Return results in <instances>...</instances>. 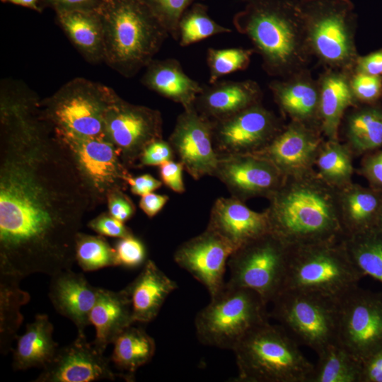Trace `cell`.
I'll return each instance as SVG.
<instances>
[{
	"label": "cell",
	"mask_w": 382,
	"mask_h": 382,
	"mask_svg": "<svg viewBox=\"0 0 382 382\" xmlns=\"http://www.w3.org/2000/svg\"><path fill=\"white\" fill-rule=\"evenodd\" d=\"M233 24L262 59L264 71L277 79L308 69L313 56L296 0H244Z\"/></svg>",
	"instance_id": "obj_3"
},
{
	"label": "cell",
	"mask_w": 382,
	"mask_h": 382,
	"mask_svg": "<svg viewBox=\"0 0 382 382\" xmlns=\"http://www.w3.org/2000/svg\"><path fill=\"white\" fill-rule=\"evenodd\" d=\"M318 356L308 382H360L361 363L338 342Z\"/></svg>",
	"instance_id": "obj_35"
},
{
	"label": "cell",
	"mask_w": 382,
	"mask_h": 382,
	"mask_svg": "<svg viewBox=\"0 0 382 382\" xmlns=\"http://www.w3.org/2000/svg\"><path fill=\"white\" fill-rule=\"evenodd\" d=\"M213 176L224 184L231 196L243 202L254 197L268 199L284 178L271 162L253 154L219 158Z\"/></svg>",
	"instance_id": "obj_20"
},
{
	"label": "cell",
	"mask_w": 382,
	"mask_h": 382,
	"mask_svg": "<svg viewBox=\"0 0 382 382\" xmlns=\"http://www.w3.org/2000/svg\"><path fill=\"white\" fill-rule=\"evenodd\" d=\"M169 197L166 195L150 192L141 196L139 207L149 217L156 216L165 206Z\"/></svg>",
	"instance_id": "obj_53"
},
{
	"label": "cell",
	"mask_w": 382,
	"mask_h": 382,
	"mask_svg": "<svg viewBox=\"0 0 382 382\" xmlns=\"http://www.w3.org/2000/svg\"><path fill=\"white\" fill-rule=\"evenodd\" d=\"M353 154L340 139H325L315 161L318 175L330 186L340 189L352 183Z\"/></svg>",
	"instance_id": "obj_36"
},
{
	"label": "cell",
	"mask_w": 382,
	"mask_h": 382,
	"mask_svg": "<svg viewBox=\"0 0 382 382\" xmlns=\"http://www.w3.org/2000/svg\"><path fill=\"white\" fill-rule=\"evenodd\" d=\"M288 248L282 291L312 293L337 300L364 277L351 260L343 238Z\"/></svg>",
	"instance_id": "obj_6"
},
{
	"label": "cell",
	"mask_w": 382,
	"mask_h": 382,
	"mask_svg": "<svg viewBox=\"0 0 382 382\" xmlns=\"http://www.w3.org/2000/svg\"><path fill=\"white\" fill-rule=\"evenodd\" d=\"M50 277L48 296L53 307L74 323L77 335H85V328L90 325L89 316L96 301L98 287L92 286L82 273L74 272L71 269Z\"/></svg>",
	"instance_id": "obj_23"
},
{
	"label": "cell",
	"mask_w": 382,
	"mask_h": 382,
	"mask_svg": "<svg viewBox=\"0 0 382 382\" xmlns=\"http://www.w3.org/2000/svg\"><path fill=\"white\" fill-rule=\"evenodd\" d=\"M313 57L325 69L354 72L359 56L351 0H296Z\"/></svg>",
	"instance_id": "obj_7"
},
{
	"label": "cell",
	"mask_w": 382,
	"mask_h": 382,
	"mask_svg": "<svg viewBox=\"0 0 382 382\" xmlns=\"http://www.w3.org/2000/svg\"><path fill=\"white\" fill-rule=\"evenodd\" d=\"M337 342L361 363L382 348V295L358 286L337 299Z\"/></svg>",
	"instance_id": "obj_13"
},
{
	"label": "cell",
	"mask_w": 382,
	"mask_h": 382,
	"mask_svg": "<svg viewBox=\"0 0 382 382\" xmlns=\"http://www.w3.org/2000/svg\"><path fill=\"white\" fill-rule=\"evenodd\" d=\"M115 249L118 266L134 268L146 261L145 247L134 235L120 238Z\"/></svg>",
	"instance_id": "obj_43"
},
{
	"label": "cell",
	"mask_w": 382,
	"mask_h": 382,
	"mask_svg": "<svg viewBox=\"0 0 382 382\" xmlns=\"http://www.w3.org/2000/svg\"><path fill=\"white\" fill-rule=\"evenodd\" d=\"M350 85L358 105H372L382 99V76L353 72Z\"/></svg>",
	"instance_id": "obj_42"
},
{
	"label": "cell",
	"mask_w": 382,
	"mask_h": 382,
	"mask_svg": "<svg viewBox=\"0 0 382 382\" xmlns=\"http://www.w3.org/2000/svg\"><path fill=\"white\" fill-rule=\"evenodd\" d=\"M233 247L216 232L206 228L181 244L175 251V262L203 284L211 297L224 286V274Z\"/></svg>",
	"instance_id": "obj_19"
},
{
	"label": "cell",
	"mask_w": 382,
	"mask_h": 382,
	"mask_svg": "<svg viewBox=\"0 0 382 382\" xmlns=\"http://www.w3.org/2000/svg\"><path fill=\"white\" fill-rule=\"evenodd\" d=\"M142 83L151 91L180 104L183 109L194 105L202 86L183 71L175 59L152 60L146 66Z\"/></svg>",
	"instance_id": "obj_29"
},
{
	"label": "cell",
	"mask_w": 382,
	"mask_h": 382,
	"mask_svg": "<svg viewBox=\"0 0 382 382\" xmlns=\"http://www.w3.org/2000/svg\"><path fill=\"white\" fill-rule=\"evenodd\" d=\"M89 322L96 328V337L92 344L104 353L109 344H112L125 328L135 323L126 289L114 291L98 288Z\"/></svg>",
	"instance_id": "obj_27"
},
{
	"label": "cell",
	"mask_w": 382,
	"mask_h": 382,
	"mask_svg": "<svg viewBox=\"0 0 382 382\" xmlns=\"http://www.w3.org/2000/svg\"><path fill=\"white\" fill-rule=\"evenodd\" d=\"M126 181L130 186L131 192L140 196L158 189L163 183L149 174H144L137 177H133L131 175L127 178Z\"/></svg>",
	"instance_id": "obj_52"
},
{
	"label": "cell",
	"mask_w": 382,
	"mask_h": 382,
	"mask_svg": "<svg viewBox=\"0 0 382 382\" xmlns=\"http://www.w3.org/2000/svg\"><path fill=\"white\" fill-rule=\"evenodd\" d=\"M288 252L285 244L268 233L233 252L227 282L251 289L272 303L282 289Z\"/></svg>",
	"instance_id": "obj_11"
},
{
	"label": "cell",
	"mask_w": 382,
	"mask_h": 382,
	"mask_svg": "<svg viewBox=\"0 0 382 382\" xmlns=\"http://www.w3.org/2000/svg\"><path fill=\"white\" fill-rule=\"evenodd\" d=\"M110 359L88 342L85 335H77L74 342L59 348L52 360L44 368L35 382H90L114 381L117 377L132 381L127 374L114 372Z\"/></svg>",
	"instance_id": "obj_17"
},
{
	"label": "cell",
	"mask_w": 382,
	"mask_h": 382,
	"mask_svg": "<svg viewBox=\"0 0 382 382\" xmlns=\"http://www.w3.org/2000/svg\"><path fill=\"white\" fill-rule=\"evenodd\" d=\"M21 279L14 274L0 273V352L4 355L11 351L13 341L18 337L23 320L21 308L30 299L20 288Z\"/></svg>",
	"instance_id": "obj_33"
},
{
	"label": "cell",
	"mask_w": 382,
	"mask_h": 382,
	"mask_svg": "<svg viewBox=\"0 0 382 382\" xmlns=\"http://www.w3.org/2000/svg\"><path fill=\"white\" fill-rule=\"evenodd\" d=\"M243 382H308L314 365L299 344L269 321L251 330L233 350Z\"/></svg>",
	"instance_id": "obj_5"
},
{
	"label": "cell",
	"mask_w": 382,
	"mask_h": 382,
	"mask_svg": "<svg viewBox=\"0 0 382 382\" xmlns=\"http://www.w3.org/2000/svg\"><path fill=\"white\" fill-rule=\"evenodd\" d=\"M346 250L364 274L382 283V234L376 229L343 238Z\"/></svg>",
	"instance_id": "obj_37"
},
{
	"label": "cell",
	"mask_w": 382,
	"mask_h": 382,
	"mask_svg": "<svg viewBox=\"0 0 382 382\" xmlns=\"http://www.w3.org/2000/svg\"><path fill=\"white\" fill-rule=\"evenodd\" d=\"M112 344L110 361L132 376L139 367L151 361L156 351L154 338L132 325L125 328Z\"/></svg>",
	"instance_id": "obj_34"
},
{
	"label": "cell",
	"mask_w": 382,
	"mask_h": 382,
	"mask_svg": "<svg viewBox=\"0 0 382 382\" xmlns=\"http://www.w3.org/2000/svg\"><path fill=\"white\" fill-rule=\"evenodd\" d=\"M178 31L179 45L186 47L215 35L231 33V29L214 21L208 14L207 6L197 3L183 13Z\"/></svg>",
	"instance_id": "obj_38"
},
{
	"label": "cell",
	"mask_w": 382,
	"mask_h": 382,
	"mask_svg": "<svg viewBox=\"0 0 382 382\" xmlns=\"http://www.w3.org/2000/svg\"><path fill=\"white\" fill-rule=\"evenodd\" d=\"M359 173L366 178L369 186L382 191V148L364 155Z\"/></svg>",
	"instance_id": "obj_45"
},
{
	"label": "cell",
	"mask_w": 382,
	"mask_h": 382,
	"mask_svg": "<svg viewBox=\"0 0 382 382\" xmlns=\"http://www.w3.org/2000/svg\"><path fill=\"white\" fill-rule=\"evenodd\" d=\"M284 125L260 103L212 122L213 146L219 158L252 154L267 146Z\"/></svg>",
	"instance_id": "obj_15"
},
{
	"label": "cell",
	"mask_w": 382,
	"mask_h": 382,
	"mask_svg": "<svg viewBox=\"0 0 382 382\" xmlns=\"http://www.w3.org/2000/svg\"><path fill=\"white\" fill-rule=\"evenodd\" d=\"M53 330L45 314H37L33 322L27 324L24 334L18 337L13 351L14 371L44 368L52 360L59 349L52 337Z\"/></svg>",
	"instance_id": "obj_31"
},
{
	"label": "cell",
	"mask_w": 382,
	"mask_h": 382,
	"mask_svg": "<svg viewBox=\"0 0 382 382\" xmlns=\"http://www.w3.org/2000/svg\"><path fill=\"white\" fill-rule=\"evenodd\" d=\"M75 259L84 272L118 266L115 249L100 235L79 232L76 239Z\"/></svg>",
	"instance_id": "obj_39"
},
{
	"label": "cell",
	"mask_w": 382,
	"mask_h": 382,
	"mask_svg": "<svg viewBox=\"0 0 382 382\" xmlns=\"http://www.w3.org/2000/svg\"><path fill=\"white\" fill-rule=\"evenodd\" d=\"M103 0H47L57 11H97Z\"/></svg>",
	"instance_id": "obj_51"
},
{
	"label": "cell",
	"mask_w": 382,
	"mask_h": 382,
	"mask_svg": "<svg viewBox=\"0 0 382 382\" xmlns=\"http://www.w3.org/2000/svg\"><path fill=\"white\" fill-rule=\"evenodd\" d=\"M360 382H382V348L361 361Z\"/></svg>",
	"instance_id": "obj_49"
},
{
	"label": "cell",
	"mask_w": 382,
	"mask_h": 382,
	"mask_svg": "<svg viewBox=\"0 0 382 382\" xmlns=\"http://www.w3.org/2000/svg\"><path fill=\"white\" fill-rule=\"evenodd\" d=\"M118 97L105 85L76 78L47 98L41 111L55 129L80 136L107 139L106 115Z\"/></svg>",
	"instance_id": "obj_9"
},
{
	"label": "cell",
	"mask_w": 382,
	"mask_h": 382,
	"mask_svg": "<svg viewBox=\"0 0 382 382\" xmlns=\"http://www.w3.org/2000/svg\"><path fill=\"white\" fill-rule=\"evenodd\" d=\"M88 226L103 236L122 238L133 235L124 222L114 218L109 213H103L93 219L88 223Z\"/></svg>",
	"instance_id": "obj_44"
},
{
	"label": "cell",
	"mask_w": 382,
	"mask_h": 382,
	"mask_svg": "<svg viewBox=\"0 0 382 382\" xmlns=\"http://www.w3.org/2000/svg\"><path fill=\"white\" fill-rule=\"evenodd\" d=\"M57 13L64 31L87 60H104L103 28L97 11H59Z\"/></svg>",
	"instance_id": "obj_32"
},
{
	"label": "cell",
	"mask_w": 382,
	"mask_h": 382,
	"mask_svg": "<svg viewBox=\"0 0 382 382\" xmlns=\"http://www.w3.org/2000/svg\"><path fill=\"white\" fill-rule=\"evenodd\" d=\"M234 197H219L212 207L207 228L226 239L237 250L268 233L267 213L250 209Z\"/></svg>",
	"instance_id": "obj_21"
},
{
	"label": "cell",
	"mask_w": 382,
	"mask_h": 382,
	"mask_svg": "<svg viewBox=\"0 0 382 382\" xmlns=\"http://www.w3.org/2000/svg\"><path fill=\"white\" fill-rule=\"evenodd\" d=\"M97 12L104 61L124 76L146 67L169 36L143 0H103Z\"/></svg>",
	"instance_id": "obj_4"
},
{
	"label": "cell",
	"mask_w": 382,
	"mask_h": 382,
	"mask_svg": "<svg viewBox=\"0 0 382 382\" xmlns=\"http://www.w3.org/2000/svg\"><path fill=\"white\" fill-rule=\"evenodd\" d=\"M107 202L109 214L122 222L132 218L136 212L134 203L122 190L110 194Z\"/></svg>",
	"instance_id": "obj_48"
},
{
	"label": "cell",
	"mask_w": 382,
	"mask_h": 382,
	"mask_svg": "<svg viewBox=\"0 0 382 382\" xmlns=\"http://www.w3.org/2000/svg\"><path fill=\"white\" fill-rule=\"evenodd\" d=\"M161 25L174 40H178L180 20L196 0H143Z\"/></svg>",
	"instance_id": "obj_41"
},
{
	"label": "cell",
	"mask_w": 382,
	"mask_h": 382,
	"mask_svg": "<svg viewBox=\"0 0 382 382\" xmlns=\"http://www.w3.org/2000/svg\"><path fill=\"white\" fill-rule=\"evenodd\" d=\"M54 130L71 152L93 206L107 202L112 192L126 189V180L131 174L111 141Z\"/></svg>",
	"instance_id": "obj_12"
},
{
	"label": "cell",
	"mask_w": 382,
	"mask_h": 382,
	"mask_svg": "<svg viewBox=\"0 0 382 382\" xmlns=\"http://www.w3.org/2000/svg\"><path fill=\"white\" fill-rule=\"evenodd\" d=\"M269 88L280 110L290 121L320 129L319 86L308 69L286 78L274 79L270 82Z\"/></svg>",
	"instance_id": "obj_22"
},
{
	"label": "cell",
	"mask_w": 382,
	"mask_h": 382,
	"mask_svg": "<svg viewBox=\"0 0 382 382\" xmlns=\"http://www.w3.org/2000/svg\"><path fill=\"white\" fill-rule=\"evenodd\" d=\"M170 143L184 170L195 180L213 176L219 161L212 141V122L194 105L178 116Z\"/></svg>",
	"instance_id": "obj_16"
},
{
	"label": "cell",
	"mask_w": 382,
	"mask_h": 382,
	"mask_svg": "<svg viewBox=\"0 0 382 382\" xmlns=\"http://www.w3.org/2000/svg\"><path fill=\"white\" fill-rule=\"evenodd\" d=\"M255 52L253 48H209L207 63L209 70V83H215L225 75L247 69Z\"/></svg>",
	"instance_id": "obj_40"
},
{
	"label": "cell",
	"mask_w": 382,
	"mask_h": 382,
	"mask_svg": "<svg viewBox=\"0 0 382 382\" xmlns=\"http://www.w3.org/2000/svg\"><path fill=\"white\" fill-rule=\"evenodd\" d=\"M344 237L376 228L382 211V191L353 182L337 190Z\"/></svg>",
	"instance_id": "obj_26"
},
{
	"label": "cell",
	"mask_w": 382,
	"mask_h": 382,
	"mask_svg": "<svg viewBox=\"0 0 382 382\" xmlns=\"http://www.w3.org/2000/svg\"><path fill=\"white\" fill-rule=\"evenodd\" d=\"M177 288L176 282L152 260H146L141 272L125 288L131 301L134 322L153 320L167 297Z\"/></svg>",
	"instance_id": "obj_28"
},
{
	"label": "cell",
	"mask_w": 382,
	"mask_h": 382,
	"mask_svg": "<svg viewBox=\"0 0 382 382\" xmlns=\"http://www.w3.org/2000/svg\"><path fill=\"white\" fill-rule=\"evenodd\" d=\"M184 166L180 161L174 160L164 162L159 166V174L161 182L177 193L185 192V184L183 178Z\"/></svg>",
	"instance_id": "obj_47"
},
{
	"label": "cell",
	"mask_w": 382,
	"mask_h": 382,
	"mask_svg": "<svg viewBox=\"0 0 382 382\" xmlns=\"http://www.w3.org/2000/svg\"><path fill=\"white\" fill-rule=\"evenodd\" d=\"M325 139L319 128L290 121L267 146L252 154L271 162L284 177L301 175L314 170Z\"/></svg>",
	"instance_id": "obj_18"
},
{
	"label": "cell",
	"mask_w": 382,
	"mask_h": 382,
	"mask_svg": "<svg viewBox=\"0 0 382 382\" xmlns=\"http://www.w3.org/2000/svg\"><path fill=\"white\" fill-rule=\"evenodd\" d=\"M269 317L299 345L318 354L337 342V300L322 295L282 291L272 302Z\"/></svg>",
	"instance_id": "obj_10"
},
{
	"label": "cell",
	"mask_w": 382,
	"mask_h": 382,
	"mask_svg": "<svg viewBox=\"0 0 382 382\" xmlns=\"http://www.w3.org/2000/svg\"><path fill=\"white\" fill-rule=\"evenodd\" d=\"M262 97L261 88L255 81H217L202 86L194 107L200 115L214 122L260 103Z\"/></svg>",
	"instance_id": "obj_24"
},
{
	"label": "cell",
	"mask_w": 382,
	"mask_h": 382,
	"mask_svg": "<svg viewBox=\"0 0 382 382\" xmlns=\"http://www.w3.org/2000/svg\"><path fill=\"white\" fill-rule=\"evenodd\" d=\"M341 127L343 143L354 156L382 148V105H358L349 108Z\"/></svg>",
	"instance_id": "obj_30"
},
{
	"label": "cell",
	"mask_w": 382,
	"mask_h": 382,
	"mask_svg": "<svg viewBox=\"0 0 382 382\" xmlns=\"http://www.w3.org/2000/svg\"><path fill=\"white\" fill-rule=\"evenodd\" d=\"M376 229L382 234V211L377 223Z\"/></svg>",
	"instance_id": "obj_55"
},
{
	"label": "cell",
	"mask_w": 382,
	"mask_h": 382,
	"mask_svg": "<svg viewBox=\"0 0 382 382\" xmlns=\"http://www.w3.org/2000/svg\"><path fill=\"white\" fill-rule=\"evenodd\" d=\"M3 1L10 2L22 6H25L29 8L38 10L37 2L38 0H2Z\"/></svg>",
	"instance_id": "obj_54"
},
{
	"label": "cell",
	"mask_w": 382,
	"mask_h": 382,
	"mask_svg": "<svg viewBox=\"0 0 382 382\" xmlns=\"http://www.w3.org/2000/svg\"><path fill=\"white\" fill-rule=\"evenodd\" d=\"M267 305L255 291L226 282L197 314V337L205 345L233 351L251 330L268 321Z\"/></svg>",
	"instance_id": "obj_8"
},
{
	"label": "cell",
	"mask_w": 382,
	"mask_h": 382,
	"mask_svg": "<svg viewBox=\"0 0 382 382\" xmlns=\"http://www.w3.org/2000/svg\"><path fill=\"white\" fill-rule=\"evenodd\" d=\"M105 134L126 166H132L150 144L163 139L161 114L118 97L108 111Z\"/></svg>",
	"instance_id": "obj_14"
},
{
	"label": "cell",
	"mask_w": 382,
	"mask_h": 382,
	"mask_svg": "<svg viewBox=\"0 0 382 382\" xmlns=\"http://www.w3.org/2000/svg\"><path fill=\"white\" fill-rule=\"evenodd\" d=\"M267 199L270 231L287 247L344 238L337 189L324 182L315 170L285 176Z\"/></svg>",
	"instance_id": "obj_2"
},
{
	"label": "cell",
	"mask_w": 382,
	"mask_h": 382,
	"mask_svg": "<svg viewBox=\"0 0 382 382\" xmlns=\"http://www.w3.org/2000/svg\"><path fill=\"white\" fill-rule=\"evenodd\" d=\"M354 72L372 76H382V49L364 56H358Z\"/></svg>",
	"instance_id": "obj_50"
},
{
	"label": "cell",
	"mask_w": 382,
	"mask_h": 382,
	"mask_svg": "<svg viewBox=\"0 0 382 382\" xmlns=\"http://www.w3.org/2000/svg\"><path fill=\"white\" fill-rule=\"evenodd\" d=\"M33 103L1 107L0 273L71 269L93 204L74 158Z\"/></svg>",
	"instance_id": "obj_1"
},
{
	"label": "cell",
	"mask_w": 382,
	"mask_h": 382,
	"mask_svg": "<svg viewBox=\"0 0 382 382\" xmlns=\"http://www.w3.org/2000/svg\"><path fill=\"white\" fill-rule=\"evenodd\" d=\"M175 154L168 142L163 139L150 144L143 151L137 167L145 166H160L164 162L175 158Z\"/></svg>",
	"instance_id": "obj_46"
},
{
	"label": "cell",
	"mask_w": 382,
	"mask_h": 382,
	"mask_svg": "<svg viewBox=\"0 0 382 382\" xmlns=\"http://www.w3.org/2000/svg\"><path fill=\"white\" fill-rule=\"evenodd\" d=\"M352 74L325 69L317 79L320 127L325 139H340V129L345 114L349 108L358 105L350 85Z\"/></svg>",
	"instance_id": "obj_25"
}]
</instances>
